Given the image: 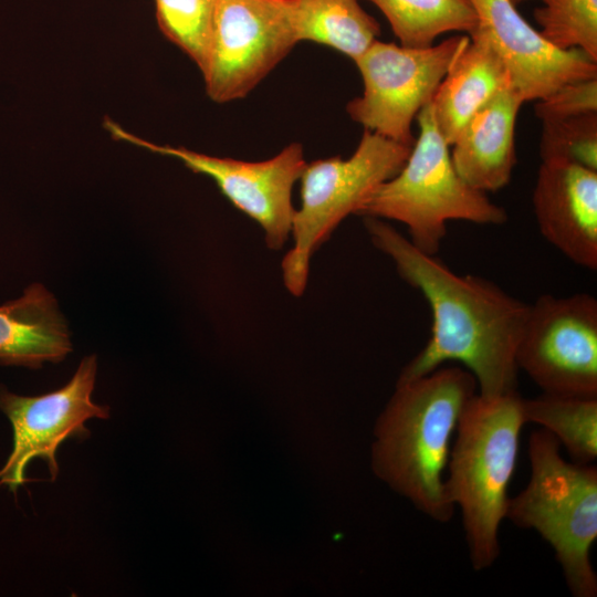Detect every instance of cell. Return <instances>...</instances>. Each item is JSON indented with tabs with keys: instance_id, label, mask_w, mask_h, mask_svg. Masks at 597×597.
I'll return each mask as SVG.
<instances>
[{
	"instance_id": "obj_1",
	"label": "cell",
	"mask_w": 597,
	"mask_h": 597,
	"mask_svg": "<svg viewBox=\"0 0 597 597\" xmlns=\"http://www.w3.org/2000/svg\"><path fill=\"white\" fill-rule=\"evenodd\" d=\"M365 227L373 244L423 295L432 313L430 339L397 383L428 375L451 360L467 367L484 397L516 391L515 355L530 305L486 279L457 274L383 219L365 218Z\"/></svg>"
},
{
	"instance_id": "obj_2",
	"label": "cell",
	"mask_w": 597,
	"mask_h": 597,
	"mask_svg": "<svg viewBox=\"0 0 597 597\" xmlns=\"http://www.w3.org/2000/svg\"><path fill=\"white\" fill-rule=\"evenodd\" d=\"M475 390V378L468 369L439 367L397 383L375 427L374 472L439 523L449 522L454 513L446 492V470L452 437Z\"/></svg>"
},
{
	"instance_id": "obj_3",
	"label": "cell",
	"mask_w": 597,
	"mask_h": 597,
	"mask_svg": "<svg viewBox=\"0 0 597 597\" xmlns=\"http://www.w3.org/2000/svg\"><path fill=\"white\" fill-rule=\"evenodd\" d=\"M517 390L495 397L474 394L459 419L444 476L449 501L458 505L469 559L476 572L500 555L520 432L525 425Z\"/></svg>"
},
{
	"instance_id": "obj_4",
	"label": "cell",
	"mask_w": 597,
	"mask_h": 597,
	"mask_svg": "<svg viewBox=\"0 0 597 597\" xmlns=\"http://www.w3.org/2000/svg\"><path fill=\"white\" fill-rule=\"evenodd\" d=\"M559 447L544 429L531 433L530 480L509 499L505 519L549 544L574 597H596L590 551L597 538V469L565 461Z\"/></svg>"
},
{
	"instance_id": "obj_5",
	"label": "cell",
	"mask_w": 597,
	"mask_h": 597,
	"mask_svg": "<svg viewBox=\"0 0 597 597\" xmlns=\"http://www.w3.org/2000/svg\"><path fill=\"white\" fill-rule=\"evenodd\" d=\"M416 119L419 135L405 165L373 192L357 214L404 223L411 243L436 255L447 234L448 221L502 224L507 214L457 172L450 145L437 126L430 103Z\"/></svg>"
},
{
	"instance_id": "obj_6",
	"label": "cell",
	"mask_w": 597,
	"mask_h": 597,
	"mask_svg": "<svg viewBox=\"0 0 597 597\" xmlns=\"http://www.w3.org/2000/svg\"><path fill=\"white\" fill-rule=\"evenodd\" d=\"M412 146L364 129L355 151L306 164L301 181V207L295 210L293 245L282 260L287 291L301 296L307 285L314 252L349 214L405 165Z\"/></svg>"
},
{
	"instance_id": "obj_7",
	"label": "cell",
	"mask_w": 597,
	"mask_h": 597,
	"mask_svg": "<svg viewBox=\"0 0 597 597\" xmlns=\"http://www.w3.org/2000/svg\"><path fill=\"white\" fill-rule=\"evenodd\" d=\"M468 41V34H459L428 48H408L376 40L354 61L364 88L347 103V114L364 129L412 146L413 121Z\"/></svg>"
},
{
	"instance_id": "obj_8",
	"label": "cell",
	"mask_w": 597,
	"mask_h": 597,
	"mask_svg": "<svg viewBox=\"0 0 597 597\" xmlns=\"http://www.w3.org/2000/svg\"><path fill=\"white\" fill-rule=\"evenodd\" d=\"M515 357L543 392L597 397V300L540 296L528 306Z\"/></svg>"
},
{
	"instance_id": "obj_9",
	"label": "cell",
	"mask_w": 597,
	"mask_h": 597,
	"mask_svg": "<svg viewBox=\"0 0 597 597\" xmlns=\"http://www.w3.org/2000/svg\"><path fill=\"white\" fill-rule=\"evenodd\" d=\"M296 43L291 0H219L201 72L207 95L245 97Z\"/></svg>"
},
{
	"instance_id": "obj_10",
	"label": "cell",
	"mask_w": 597,
	"mask_h": 597,
	"mask_svg": "<svg viewBox=\"0 0 597 597\" xmlns=\"http://www.w3.org/2000/svg\"><path fill=\"white\" fill-rule=\"evenodd\" d=\"M104 128L114 139L172 157L191 171L210 177L234 207L259 223L270 249L280 250L291 235L296 210L292 190L307 164L301 144L292 143L266 160L244 161L186 147L158 145L125 130L111 119H105Z\"/></svg>"
},
{
	"instance_id": "obj_11",
	"label": "cell",
	"mask_w": 597,
	"mask_h": 597,
	"mask_svg": "<svg viewBox=\"0 0 597 597\" xmlns=\"http://www.w3.org/2000/svg\"><path fill=\"white\" fill-rule=\"evenodd\" d=\"M97 371L95 355L84 357L70 381L54 391L25 397L0 388V409L13 431V447L0 469V486L17 491L25 481L27 465L35 458L46 462L51 480L59 475L56 451L66 439H85L92 418L106 419L109 408L92 400Z\"/></svg>"
},
{
	"instance_id": "obj_12",
	"label": "cell",
	"mask_w": 597,
	"mask_h": 597,
	"mask_svg": "<svg viewBox=\"0 0 597 597\" xmlns=\"http://www.w3.org/2000/svg\"><path fill=\"white\" fill-rule=\"evenodd\" d=\"M468 1L476 17L469 35L494 51L524 103L536 102L565 83L597 77V62L582 51L552 45L511 0Z\"/></svg>"
},
{
	"instance_id": "obj_13",
	"label": "cell",
	"mask_w": 597,
	"mask_h": 597,
	"mask_svg": "<svg viewBox=\"0 0 597 597\" xmlns=\"http://www.w3.org/2000/svg\"><path fill=\"white\" fill-rule=\"evenodd\" d=\"M532 203L542 235L575 264L597 269V171L541 161Z\"/></svg>"
},
{
	"instance_id": "obj_14",
	"label": "cell",
	"mask_w": 597,
	"mask_h": 597,
	"mask_svg": "<svg viewBox=\"0 0 597 597\" xmlns=\"http://www.w3.org/2000/svg\"><path fill=\"white\" fill-rule=\"evenodd\" d=\"M523 104L509 82L470 118L450 145L453 166L471 187L486 193L510 182L516 164V118Z\"/></svg>"
},
{
	"instance_id": "obj_15",
	"label": "cell",
	"mask_w": 597,
	"mask_h": 597,
	"mask_svg": "<svg viewBox=\"0 0 597 597\" xmlns=\"http://www.w3.org/2000/svg\"><path fill=\"white\" fill-rule=\"evenodd\" d=\"M72 352L67 323L53 294L33 283L0 306V364L41 368Z\"/></svg>"
},
{
	"instance_id": "obj_16",
	"label": "cell",
	"mask_w": 597,
	"mask_h": 597,
	"mask_svg": "<svg viewBox=\"0 0 597 597\" xmlns=\"http://www.w3.org/2000/svg\"><path fill=\"white\" fill-rule=\"evenodd\" d=\"M509 82V74L494 51L481 39L469 35L430 102L437 126L449 145Z\"/></svg>"
},
{
	"instance_id": "obj_17",
	"label": "cell",
	"mask_w": 597,
	"mask_h": 597,
	"mask_svg": "<svg viewBox=\"0 0 597 597\" xmlns=\"http://www.w3.org/2000/svg\"><path fill=\"white\" fill-rule=\"evenodd\" d=\"M297 42L329 46L353 61L380 34L377 20L358 0H291Z\"/></svg>"
},
{
	"instance_id": "obj_18",
	"label": "cell",
	"mask_w": 597,
	"mask_h": 597,
	"mask_svg": "<svg viewBox=\"0 0 597 597\" xmlns=\"http://www.w3.org/2000/svg\"><path fill=\"white\" fill-rule=\"evenodd\" d=\"M525 423L533 422L564 446L573 462L593 464L597 459V397L543 392L522 399Z\"/></svg>"
},
{
	"instance_id": "obj_19",
	"label": "cell",
	"mask_w": 597,
	"mask_h": 597,
	"mask_svg": "<svg viewBox=\"0 0 597 597\" xmlns=\"http://www.w3.org/2000/svg\"><path fill=\"white\" fill-rule=\"evenodd\" d=\"M385 15L400 44L428 48L448 32L470 34L476 24L468 0H368Z\"/></svg>"
},
{
	"instance_id": "obj_20",
	"label": "cell",
	"mask_w": 597,
	"mask_h": 597,
	"mask_svg": "<svg viewBox=\"0 0 597 597\" xmlns=\"http://www.w3.org/2000/svg\"><path fill=\"white\" fill-rule=\"evenodd\" d=\"M219 0H155L161 33L203 71Z\"/></svg>"
},
{
	"instance_id": "obj_21",
	"label": "cell",
	"mask_w": 597,
	"mask_h": 597,
	"mask_svg": "<svg viewBox=\"0 0 597 597\" xmlns=\"http://www.w3.org/2000/svg\"><path fill=\"white\" fill-rule=\"evenodd\" d=\"M540 33L559 50H578L597 62V0H541Z\"/></svg>"
},
{
	"instance_id": "obj_22",
	"label": "cell",
	"mask_w": 597,
	"mask_h": 597,
	"mask_svg": "<svg viewBox=\"0 0 597 597\" xmlns=\"http://www.w3.org/2000/svg\"><path fill=\"white\" fill-rule=\"evenodd\" d=\"M540 157L597 171V113L543 122Z\"/></svg>"
},
{
	"instance_id": "obj_23",
	"label": "cell",
	"mask_w": 597,
	"mask_h": 597,
	"mask_svg": "<svg viewBox=\"0 0 597 597\" xmlns=\"http://www.w3.org/2000/svg\"><path fill=\"white\" fill-rule=\"evenodd\" d=\"M534 109L542 123L597 113V77L563 84L536 101Z\"/></svg>"
},
{
	"instance_id": "obj_24",
	"label": "cell",
	"mask_w": 597,
	"mask_h": 597,
	"mask_svg": "<svg viewBox=\"0 0 597 597\" xmlns=\"http://www.w3.org/2000/svg\"><path fill=\"white\" fill-rule=\"evenodd\" d=\"M515 6H517L519 3L523 2V1H526V0H511Z\"/></svg>"
}]
</instances>
